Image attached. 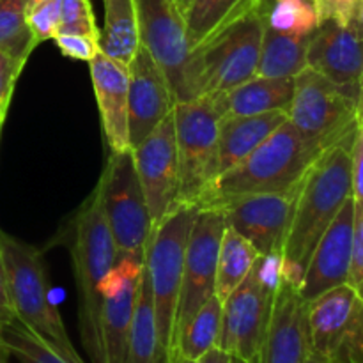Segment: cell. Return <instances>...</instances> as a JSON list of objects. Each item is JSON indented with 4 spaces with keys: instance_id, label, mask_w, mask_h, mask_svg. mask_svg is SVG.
<instances>
[{
    "instance_id": "obj_1",
    "label": "cell",
    "mask_w": 363,
    "mask_h": 363,
    "mask_svg": "<svg viewBox=\"0 0 363 363\" xmlns=\"http://www.w3.org/2000/svg\"><path fill=\"white\" fill-rule=\"evenodd\" d=\"M351 142L326 149L308 167L298 188L280 273L300 286L315 245L351 197Z\"/></svg>"
},
{
    "instance_id": "obj_2",
    "label": "cell",
    "mask_w": 363,
    "mask_h": 363,
    "mask_svg": "<svg viewBox=\"0 0 363 363\" xmlns=\"http://www.w3.org/2000/svg\"><path fill=\"white\" fill-rule=\"evenodd\" d=\"M74 282L78 293V328L82 344L92 363H101L99 346V284L117 261V248L101 208L98 188L82 204L71 222L69 240Z\"/></svg>"
},
{
    "instance_id": "obj_3",
    "label": "cell",
    "mask_w": 363,
    "mask_h": 363,
    "mask_svg": "<svg viewBox=\"0 0 363 363\" xmlns=\"http://www.w3.org/2000/svg\"><path fill=\"white\" fill-rule=\"evenodd\" d=\"M318 156L287 119L257 149L220 174L199 208L241 195L291 190L303 179Z\"/></svg>"
},
{
    "instance_id": "obj_4",
    "label": "cell",
    "mask_w": 363,
    "mask_h": 363,
    "mask_svg": "<svg viewBox=\"0 0 363 363\" xmlns=\"http://www.w3.org/2000/svg\"><path fill=\"white\" fill-rule=\"evenodd\" d=\"M0 255L18 321L69 363H85L74 350L59 311L50 300L48 277L41 252L0 230Z\"/></svg>"
},
{
    "instance_id": "obj_5",
    "label": "cell",
    "mask_w": 363,
    "mask_h": 363,
    "mask_svg": "<svg viewBox=\"0 0 363 363\" xmlns=\"http://www.w3.org/2000/svg\"><path fill=\"white\" fill-rule=\"evenodd\" d=\"M199 206L177 202L160 222L152 223L144 252V269L151 286L156 328L163 363L176 350V318L188 236Z\"/></svg>"
},
{
    "instance_id": "obj_6",
    "label": "cell",
    "mask_w": 363,
    "mask_h": 363,
    "mask_svg": "<svg viewBox=\"0 0 363 363\" xmlns=\"http://www.w3.org/2000/svg\"><path fill=\"white\" fill-rule=\"evenodd\" d=\"M223 116V92L179 101L174 106L179 202L199 206L218 177V124Z\"/></svg>"
},
{
    "instance_id": "obj_7",
    "label": "cell",
    "mask_w": 363,
    "mask_h": 363,
    "mask_svg": "<svg viewBox=\"0 0 363 363\" xmlns=\"http://www.w3.org/2000/svg\"><path fill=\"white\" fill-rule=\"evenodd\" d=\"M287 119L305 144L321 155L353 140L360 124V99L307 67L294 78Z\"/></svg>"
},
{
    "instance_id": "obj_8",
    "label": "cell",
    "mask_w": 363,
    "mask_h": 363,
    "mask_svg": "<svg viewBox=\"0 0 363 363\" xmlns=\"http://www.w3.org/2000/svg\"><path fill=\"white\" fill-rule=\"evenodd\" d=\"M280 255H261L247 279L222 301L218 347L240 363H257L272 315Z\"/></svg>"
},
{
    "instance_id": "obj_9",
    "label": "cell",
    "mask_w": 363,
    "mask_h": 363,
    "mask_svg": "<svg viewBox=\"0 0 363 363\" xmlns=\"http://www.w3.org/2000/svg\"><path fill=\"white\" fill-rule=\"evenodd\" d=\"M264 27V14L254 9L191 50L199 98L227 92L255 77Z\"/></svg>"
},
{
    "instance_id": "obj_10",
    "label": "cell",
    "mask_w": 363,
    "mask_h": 363,
    "mask_svg": "<svg viewBox=\"0 0 363 363\" xmlns=\"http://www.w3.org/2000/svg\"><path fill=\"white\" fill-rule=\"evenodd\" d=\"M96 188L116 241L117 261L124 257L144 259L152 222L131 149L110 152Z\"/></svg>"
},
{
    "instance_id": "obj_11",
    "label": "cell",
    "mask_w": 363,
    "mask_h": 363,
    "mask_svg": "<svg viewBox=\"0 0 363 363\" xmlns=\"http://www.w3.org/2000/svg\"><path fill=\"white\" fill-rule=\"evenodd\" d=\"M135 6L140 45L162 67L176 101L199 98L183 14L172 0H135Z\"/></svg>"
},
{
    "instance_id": "obj_12",
    "label": "cell",
    "mask_w": 363,
    "mask_h": 363,
    "mask_svg": "<svg viewBox=\"0 0 363 363\" xmlns=\"http://www.w3.org/2000/svg\"><path fill=\"white\" fill-rule=\"evenodd\" d=\"M227 229L225 216L215 208H199L184 254L183 279L177 301L176 337L184 323L215 294L220 241Z\"/></svg>"
},
{
    "instance_id": "obj_13",
    "label": "cell",
    "mask_w": 363,
    "mask_h": 363,
    "mask_svg": "<svg viewBox=\"0 0 363 363\" xmlns=\"http://www.w3.org/2000/svg\"><path fill=\"white\" fill-rule=\"evenodd\" d=\"M300 183L286 191L241 195L206 208L222 211L227 225L247 238L261 255H280Z\"/></svg>"
},
{
    "instance_id": "obj_14",
    "label": "cell",
    "mask_w": 363,
    "mask_h": 363,
    "mask_svg": "<svg viewBox=\"0 0 363 363\" xmlns=\"http://www.w3.org/2000/svg\"><path fill=\"white\" fill-rule=\"evenodd\" d=\"M131 152L147 201L151 222L156 223L179 202V158L174 112L169 113L140 144L135 145Z\"/></svg>"
},
{
    "instance_id": "obj_15",
    "label": "cell",
    "mask_w": 363,
    "mask_h": 363,
    "mask_svg": "<svg viewBox=\"0 0 363 363\" xmlns=\"http://www.w3.org/2000/svg\"><path fill=\"white\" fill-rule=\"evenodd\" d=\"M142 269L144 259H119L99 284L98 291L103 300L99 312L101 363H123L124 360Z\"/></svg>"
},
{
    "instance_id": "obj_16",
    "label": "cell",
    "mask_w": 363,
    "mask_h": 363,
    "mask_svg": "<svg viewBox=\"0 0 363 363\" xmlns=\"http://www.w3.org/2000/svg\"><path fill=\"white\" fill-rule=\"evenodd\" d=\"M176 103L165 73L140 45L128 64V130L131 149L174 112Z\"/></svg>"
},
{
    "instance_id": "obj_17",
    "label": "cell",
    "mask_w": 363,
    "mask_h": 363,
    "mask_svg": "<svg viewBox=\"0 0 363 363\" xmlns=\"http://www.w3.org/2000/svg\"><path fill=\"white\" fill-rule=\"evenodd\" d=\"M311 354L307 301L298 284L280 273L273 291L272 315L257 363H305Z\"/></svg>"
},
{
    "instance_id": "obj_18",
    "label": "cell",
    "mask_w": 363,
    "mask_h": 363,
    "mask_svg": "<svg viewBox=\"0 0 363 363\" xmlns=\"http://www.w3.org/2000/svg\"><path fill=\"white\" fill-rule=\"evenodd\" d=\"M307 67L360 99L363 35L357 25H319L307 41Z\"/></svg>"
},
{
    "instance_id": "obj_19",
    "label": "cell",
    "mask_w": 363,
    "mask_h": 363,
    "mask_svg": "<svg viewBox=\"0 0 363 363\" xmlns=\"http://www.w3.org/2000/svg\"><path fill=\"white\" fill-rule=\"evenodd\" d=\"M353 223L354 201L350 197L344 202L335 220L325 230L308 259L298 286L300 296L305 301L314 300L333 287L347 284L353 248Z\"/></svg>"
},
{
    "instance_id": "obj_20",
    "label": "cell",
    "mask_w": 363,
    "mask_h": 363,
    "mask_svg": "<svg viewBox=\"0 0 363 363\" xmlns=\"http://www.w3.org/2000/svg\"><path fill=\"white\" fill-rule=\"evenodd\" d=\"M311 351L330 360L347 335L363 325V296L342 284L307 301Z\"/></svg>"
},
{
    "instance_id": "obj_21",
    "label": "cell",
    "mask_w": 363,
    "mask_h": 363,
    "mask_svg": "<svg viewBox=\"0 0 363 363\" xmlns=\"http://www.w3.org/2000/svg\"><path fill=\"white\" fill-rule=\"evenodd\" d=\"M103 135L110 152L131 149L128 130V66L99 52L89 62Z\"/></svg>"
},
{
    "instance_id": "obj_22",
    "label": "cell",
    "mask_w": 363,
    "mask_h": 363,
    "mask_svg": "<svg viewBox=\"0 0 363 363\" xmlns=\"http://www.w3.org/2000/svg\"><path fill=\"white\" fill-rule=\"evenodd\" d=\"M287 121V112L223 116L218 124V176L257 149Z\"/></svg>"
},
{
    "instance_id": "obj_23",
    "label": "cell",
    "mask_w": 363,
    "mask_h": 363,
    "mask_svg": "<svg viewBox=\"0 0 363 363\" xmlns=\"http://www.w3.org/2000/svg\"><path fill=\"white\" fill-rule=\"evenodd\" d=\"M294 78L252 77L238 87L223 92L225 116H255V113L287 112L293 99Z\"/></svg>"
},
{
    "instance_id": "obj_24",
    "label": "cell",
    "mask_w": 363,
    "mask_h": 363,
    "mask_svg": "<svg viewBox=\"0 0 363 363\" xmlns=\"http://www.w3.org/2000/svg\"><path fill=\"white\" fill-rule=\"evenodd\" d=\"M103 11L105 23L99 30V50L128 66L140 46L135 0H103Z\"/></svg>"
},
{
    "instance_id": "obj_25",
    "label": "cell",
    "mask_w": 363,
    "mask_h": 363,
    "mask_svg": "<svg viewBox=\"0 0 363 363\" xmlns=\"http://www.w3.org/2000/svg\"><path fill=\"white\" fill-rule=\"evenodd\" d=\"M261 4L262 0H191L184 14L190 50L201 46L250 11L261 9Z\"/></svg>"
},
{
    "instance_id": "obj_26",
    "label": "cell",
    "mask_w": 363,
    "mask_h": 363,
    "mask_svg": "<svg viewBox=\"0 0 363 363\" xmlns=\"http://www.w3.org/2000/svg\"><path fill=\"white\" fill-rule=\"evenodd\" d=\"M123 363H163L151 286L145 269H142L140 282H138L137 303H135Z\"/></svg>"
},
{
    "instance_id": "obj_27",
    "label": "cell",
    "mask_w": 363,
    "mask_h": 363,
    "mask_svg": "<svg viewBox=\"0 0 363 363\" xmlns=\"http://www.w3.org/2000/svg\"><path fill=\"white\" fill-rule=\"evenodd\" d=\"M307 41L308 38H296L264 27L255 77L284 80L296 78L307 69Z\"/></svg>"
},
{
    "instance_id": "obj_28",
    "label": "cell",
    "mask_w": 363,
    "mask_h": 363,
    "mask_svg": "<svg viewBox=\"0 0 363 363\" xmlns=\"http://www.w3.org/2000/svg\"><path fill=\"white\" fill-rule=\"evenodd\" d=\"M261 254L257 248L241 236L240 233L227 225L220 241L218 262H216V284L215 294L220 300H225L254 269Z\"/></svg>"
},
{
    "instance_id": "obj_29",
    "label": "cell",
    "mask_w": 363,
    "mask_h": 363,
    "mask_svg": "<svg viewBox=\"0 0 363 363\" xmlns=\"http://www.w3.org/2000/svg\"><path fill=\"white\" fill-rule=\"evenodd\" d=\"M222 312V300L213 294L177 332L174 353H177L184 360L194 362L218 347Z\"/></svg>"
},
{
    "instance_id": "obj_30",
    "label": "cell",
    "mask_w": 363,
    "mask_h": 363,
    "mask_svg": "<svg viewBox=\"0 0 363 363\" xmlns=\"http://www.w3.org/2000/svg\"><path fill=\"white\" fill-rule=\"evenodd\" d=\"M30 0H0V52L27 64L35 41L27 23Z\"/></svg>"
},
{
    "instance_id": "obj_31",
    "label": "cell",
    "mask_w": 363,
    "mask_h": 363,
    "mask_svg": "<svg viewBox=\"0 0 363 363\" xmlns=\"http://www.w3.org/2000/svg\"><path fill=\"white\" fill-rule=\"evenodd\" d=\"M262 14L266 27L296 38H311L319 27L312 0H269Z\"/></svg>"
},
{
    "instance_id": "obj_32",
    "label": "cell",
    "mask_w": 363,
    "mask_h": 363,
    "mask_svg": "<svg viewBox=\"0 0 363 363\" xmlns=\"http://www.w3.org/2000/svg\"><path fill=\"white\" fill-rule=\"evenodd\" d=\"M0 346L18 363H69L18 319L0 326Z\"/></svg>"
},
{
    "instance_id": "obj_33",
    "label": "cell",
    "mask_w": 363,
    "mask_h": 363,
    "mask_svg": "<svg viewBox=\"0 0 363 363\" xmlns=\"http://www.w3.org/2000/svg\"><path fill=\"white\" fill-rule=\"evenodd\" d=\"M60 34H85L99 39L91 0H60Z\"/></svg>"
},
{
    "instance_id": "obj_34",
    "label": "cell",
    "mask_w": 363,
    "mask_h": 363,
    "mask_svg": "<svg viewBox=\"0 0 363 363\" xmlns=\"http://www.w3.org/2000/svg\"><path fill=\"white\" fill-rule=\"evenodd\" d=\"M27 23L35 45L53 39L60 27V0H46L28 9Z\"/></svg>"
},
{
    "instance_id": "obj_35",
    "label": "cell",
    "mask_w": 363,
    "mask_h": 363,
    "mask_svg": "<svg viewBox=\"0 0 363 363\" xmlns=\"http://www.w3.org/2000/svg\"><path fill=\"white\" fill-rule=\"evenodd\" d=\"M362 0H312L319 25L332 21L337 25L354 23Z\"/></svg>"
},
{
    "instance_id": "obj_36",
    "label": "cell",
    "mask_w": 363,
    "mask_h": 363,
    "mask_svg": "<svg viewBox=\"0 0 363 363\" xmlns=\"http://www.w3.org/2000/svg\"><path fill=\"white\" fill-rule=\"evenodd\" d=\"M57 48L62 52L64 57L74 60H85L91 62L101 50H99V39L85 34H57L53 38Z\"/></svg>"
},
{
    "instance_id": "obj_37",
    "label": "cell",
    "mask_w": 363,
    "mask_h": 363,
    "mask_svg": "<svg viewBox=\"0 0 363 363\" xmlns=\"http://www.w3.org/2000/svg\"><path fill=\"white\" fill-rule=\"evenodd\" d=\"M347 284L363 293V204L354 202L353 248H351V268Z\"/></svg>"
},
{
    "instance_id": "obj_38",
    "label": "cell",
    "mask_w": 363,
    "mask_h": 363,
    "mask_svg": "<svg viewBox=\"0 0 363 363\" xmlns=\"http://www.w3.org/2000/svg\"><path fill=\"white\" fill-rule=\"evenodd\" d=\"M25 62L0 52V112L7 116L11 98H13L14 85H16L18 77L23 71Z\"/></svg>"
},
{
    "instance_id": "obj_39",
    "label": "cell",
    "mask_w": 363,
    "mask_h": 363,
    "mask_svg": "<svg viewBox=\"0 0 363 363\" xmlns=\"http://www.w3.org/2000/svg\"><path fill=\"white\" fill-rule=\"evenodd\" d=\"M351 197L358 204H363V124L357 128L351 144Z\"/></svg>"
},
{
    "instance_id": "obj_40",
    "label": "cell",
    "mask_w": 363,
    "mask_h": 363,
    "mask_svg": "<svg viewBox=\"0 0 363 363\" xmlns=\"http://www.w3.org/2000/svg\"><path fill=\"white\" fill-rule=\"evenodd\" d=\"M330 363H363V325L344 339L330 357Z\"/></svg>"
},
{
    "instance_id": "obj_41",
    "label": "cell",
    "mask_w": 363,
    "mask_h": 363,
    "mask_svg": "<svg viewBox=\"0 0 363 363\" xmlns=\"http://www.w3.org/2000/svg\"><path fill=\"white\" fill-rule=\"evenodd\" d=\"M14 319H16V315H14L13 305H11L9 289H7L6 268H4L2 255H0V326L14 321Z\"/></svg>"
},
{
    "instance_id": "obj_42",
    "label": "cell",
    "mask_w": 363,
    "mask_h": 363,
    "mask_svg": "<svg viewBox=\"0 0 363 363\" xmlns=\"http://www.w3.org/2000/svg\"><path fill=\"white\" fill-rule=\"evenodd\" d=\"M230 360H233V358H230L225 351H222L220 347H215V350H211L209 353H206L204 357L194 362L184 360V358H181L179 354L174 353L172 357L167 360V363H230Z\"/></svg>"
},
{
    "instance_id": "obj_43",
    "label": "cell",
    "mask_w": 363,
    "mask_h": 363,
    "mask_svg": "<svg viewBox=\"0 0 363 363\" xmlns=\"http://www.w3.org/2000/svg\"><path fill=\"white\" fill-rule=\"evenodd\" d=\"M305 363H330V360L326 357H323V354H318L314 353V351H311V354H308L307 362Z\"/></svg>"
},
{
    "instance_id": "obj_44",
    "label": "cell",
    "mask_w": 363,
    "mask_h": 363,
    "mask_svg": "<svg viewBox=\"0 0 363 363\" xmlns=\"http://www.w3.org/2000/svg\"><path fill=\"white\" fill-rule=\"evenodd\" d=\"M172 2H174V6L179 9V13L184 16V14H186V11H188V7H190L191 0H172Z\"/></svg>"
},
{
    "instance_id": "obj_45",
    "label": "cell",
    "mask_w": 363,
    "mask_h": 363,
    "mask_svg": "<svg viewBox=\"0 0 363 363\" xmlns=\"http://www.w3.org/2000/svg\"><path fill=\"white\" fill-rule=\"evenodd\" d=\"M354 25H357V28L360 30V34L363 35V0L360 4V9H358V16H357V20H354Z\"/></svg>"
},
{
    "instance_id": "obj_46",
    "label": "cell",
    "mask_w": 363,
    "mask_h": 363,
    "mask_svg": "<svg viewBox=\"0 0 363 363\" xmlns=\"http://www.w3.org/2000/svg\"><path fill=\"white\" fill-rule=\"evenodd\" d=\"M0 363H11L9 362V354H7V351L4 350L2 346H0Z\"/></svg>"
},
{
    "instance_id": "obj_47",
    "label": "cell",
    "mask_w": 363,
    "mask_h": 363,
    "mask_svg": "<svg viewBox=\"0 0 363 363\" xmlns=\"http://www.w3.org/2000/svg\"><path fill=\"white\" fill-rule=\"evenodd\" d=\"M363 117V77H362V87H360V121Z\"/></svg>"
},
{
    "instance_id": "obj_48",
    "label": "cell",
    "mask_w": 363,
    "mask_h": 363,
    "mask_svg": "<svg viewBox=\"0 0 363 363\" xmlns=\"http://www.w3.org/2000/svg\"><path fill=\"white\" fill-rule=\"evenodd\" d=\"M4 121H6V116L0 112V133H2V126H4Z\"/></svg>"
},
{
    "instance_id": "obj_49",
    "label": "cell",
    "mask_w": 363,
    "mask_h": 363,
    "mask_svg": "<svg viewBox=\"0 0 363 363\" xmlns=\"http://www.w3.org/2000/svg\"><path fill=\"white\" fill-rule=\"evenodd\" d=\"M269 4V0H262V4H261V11L262 13H264V9H266V6H268Z\"/></svg>"
},
{
    "instance_id": "obj_50",
    "label": "cell",
    "mask_w": 363,
    "mask_h": 363,
    "mask_svg": "<svg viewBox=\"0 0 363 363\" xmlns=\"http://www.w3.org/2000/svg\"><path fill=\"white\" fill-rule=\"evenodd\" d=\"M41 2H46V0H30V7L35 6V4H41Z\"/></svg>"
},
{
    "instance_id": "obj_51",
    "label": "cell",
    "mask_w": 363,
    "mask_h": 363,
    "mask_svg": "<svg viewBox=\"0 0 363 363\" xmlns=\"http://www.w3.org/2000/svg\"><path fill=\"white\" fill-rule=\"evenodd\" d=\"M230 363H240V362H238V360H234V358H233V360H230Z\"/></svg>"
},
{
    "instance_id": "obj_52",
    "label": "cell",
    "mask_w": 363,
    "mask_h": 363,
    "mask_svg": "<svg viewBox=\"0 0 363 363\" xmlns=\"http://www.w3.org/2000/svg\"><path fill=\"white\" fill-rule=\"evenodd\" d=\"M360 123H362V124H363V117H362V121H360Z\"/></svg>"
},
{
    "instance_id": "obj_53",
    "label": "cell",
    "mask_w": 363,
    "mask_h": 363,
    "mask_svg": "<svg viewBox=\"0 0 363 363\" xmlns=\"http://www.w3.org/2000/svg\"><path fill=\"white\" fill-rule=\"evenodd\" d=\"M362 296H363V293H362Z\"/></svg>"
}]
</instances>
